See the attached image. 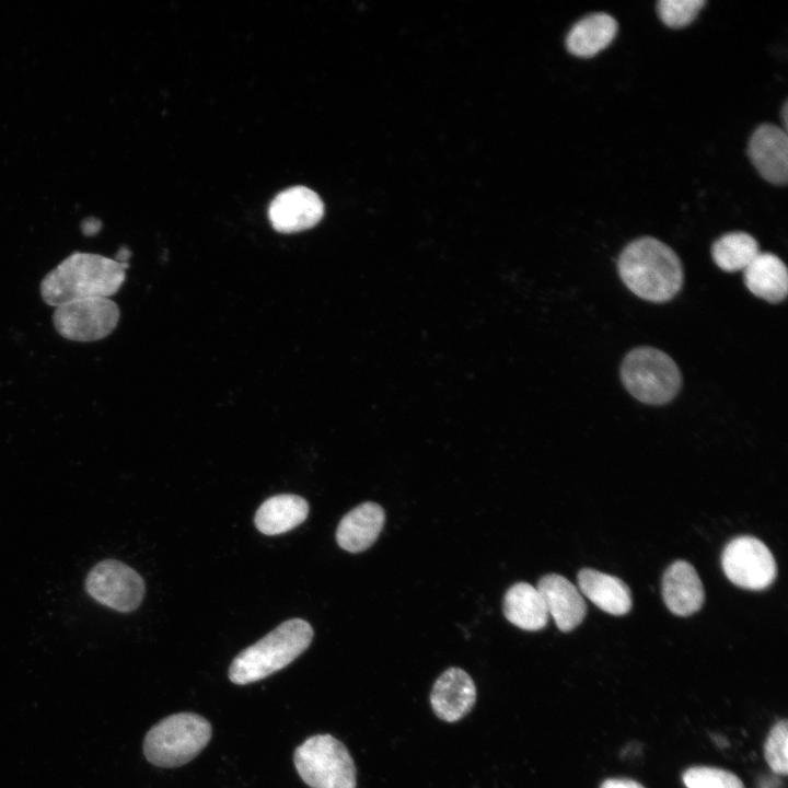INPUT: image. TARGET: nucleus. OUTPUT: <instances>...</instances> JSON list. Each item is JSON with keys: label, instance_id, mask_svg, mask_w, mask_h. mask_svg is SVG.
Masks as SVG:
<instances>
[{"label": "nucleus", "instance_id": "1", "mask_svg": "<svg viewBox=\"0 0 788 788\" xmlns=\"http://www.w3.org/2000/svg\"><path fill=\"white\" fill-rule=\"evenodd\" d=\"M127 263L101 254L74 252L40 281L42 299L50 306L88 298L114 296L126 278Z\"/></svg>", "mask_w": 788, "mask_h": 788}, {"label": "nucleus", "instance_id": "2", "mask_svg": "<svg viewBox=\"0 0 788 788\" xmlns=\"http://www.w3.org/2000/svg\"><path fill=\"white\" fill-rule=\"evenodd\" d=\"M624 285L637 297L663 303L683 285V267L676 253L663 242L644 236L628 243L617 260Z\"/></svg>", "mask_w": 788, "mask_h": 788}, {"label": "nucleus", "instance_id": "3", "mask_svg": "<svg viewBox=\"0 0 788 788\" xmlns=\"http://www.w3.org/2000/svg\"><path fill=\"white\" fill-rule=\"evenodd\" d=\"M312 638L313 629L304 619L281 623L234 658L229 669L231 682L244 685L283 669L308 649Z\"/></svg>", "mask_w": 788, "mask_h": 788}, {"label": "nucleus", "instance_id": "4", "mask_svg": "<svg viewBox=\"0 0 788 788\" xmlns=\"http://www.w3.org/2000/svg\"><path fill=\"white\" fill-rule=\"evenodd\" d=\"M211 738L210 722L194 712L169 716L154 725L143 742L146 758L160 767H177L197 756Z\"/></svg>", "mask_w": 788, "mask_h": 788}, {"label": "nucleus", "instance_id": "5", "mask_svg": "<svg viewBox=\"0 0 788 788\" xmlns=\"http://www.w3.org/2000/svg\"><path fill=\"white\" fill-rule=\"evenodd\" d=\"M621 379L631 396L649 405L671 402L682 385L675 361L660 349L647 346L634 348L625 356Z\"/></svg>", "mask_w": 788, "mask_h": 788}, {"label": "nucleus", "instance_id": "6", "mask_svg": "<svg viewBox=\"0 0 788 788\" xmlns=\"http://www.w3.org/2000/svg\"><path fill=\"white\" fill-rule=\"evenodd\" d=\"M294 765L311 788H356V766L347 748L331 734L306 739L294 751Z\"/></svg>", "mask_w": 788, "mask_h": 788}, {"label": "nucleus", "instance_id": "7", "mask_svg": "<svg viewBox=\"0 0 788 788\" xmlns=\"http://www.w3.org/2000/svg\"><path fill=\"white\" fill-rule=\"evenodd\" d=\"M120 317L118 305L109 298H88L55 308L53 324L57 333L73 341H94L107 337Z\"/></svg>", "mask_w": 788, "mask_h": 788}, {"label": "nucleus", "instance_id": "8", "mask_svg": "<svg viewBox=\"0 0 788 788\" xmlns=\"http://www.w3.org/2000/svg\"><path fill=\"white\" fill-rule=\"evenodd\" d=\"M85 590L99 603L127 613L136 610L144 595V581L126 564L105 559L96 564L85 578Z\"/></svg>", "mask_w": 788, "mask_h": 788}, {"label": "nucleus", "instance_id": "9", "mask_svg": "<svg viewBox=\"0 0 788 788\" xmlns=\"http://www.w3.org/2000/svg\"><path fill=\"white\" fill-rule=\"evenodd\" d=\"M727 578L735 586L749 590H763L777 575L775 558L758 538L744 535L730 541L721 555Z\"/></svg>", "mask_w": 788, "mask_h": 788}, {"label": "nucleus", "instance_id": "10", "mask_svg": "<svg viewBox=\"0 0 788 788\" xmlns=\"http://www.w3.org/2000/svg\"><path fill=\"white\" fill-rule=\"evenodd\" d=\"M324 215L320 196L305 186L280 192L270 202L268 218L280 233H297L316 225Z\"/></svg>", "mask_w": 788, "mask_h": 788}, {"label": "nucleus", "instance_id": "11", "mask_svg": "<svg viewBox=\"0 0 788 788\" xmlns=\"http://www.w3.org/2000/svg\"><path fill=\"white\" fill-rule=\"evenodd\" d=\"M748 155L758 174L774 185L788 181L787 131L773 124L760 125L748 144Z\"/></svg>", "mask_w": 788, "mask_h": 788}, {"label": "nucleus", "instance_id": "12", "mask_svg": "<svg viewBox=\"0 0 788 788\" xmlns=\"http://www.w3.org/2000/svg\"><path fill=\"white\" fill-rule=\"evenodd\" d=\"M476 700L472 677L460 668L445 670L434 682L430 703L438 718L454 722L466 716Z\"/></svg>", "mask_w": 788, "mask_h": 788}, {"label": "nucleus", "instance_id": "13", "mask_svg": "<svg viewBox=\"0 0 788 788\" xmlns=\"http://www.w3.org/2000/svg\"><path fill=\"white\" fill-rule=\"evenodd\" d=\"M548 615L561 631H570L581 624L587 613L582 594L568 579L557 573L543 576L537 586Z\"/></svg>", "mask_w": 788, "mask_h": 788}, {"label": "nucleus", "instance_id": "14", "mask_svg": "<svg viewBox=\"0 0 788 788\" xmlns=\"http://www.w3.org/2000/svg\"><path fill=\"white\" fill-rule=\"evenodd\" d=\"M662 595L667 607L675 615L688 616L704 603V588L695 568L685 560L671 564L662 580Z\"/></svg>", "mask_w": 788, "mask_h": 788}, {"label": "nucleus", "instance_id": "15", "mask_svg": "<svg viewBox=\"0 0 788 788\" xmlns=\"http://www.w3.org/2000/svg\"><path fill=\"white\" fill-rule=\"evenodd\" d=\"M384 521L385 513L380 505L363 502L343 517L337 526L336 541L347 552H362L375 542Z\"/></svg>", "mask_w": 788, "mask_h": 788}, {"label": "nucleus", "instance_id": "16", "mask_svg": "<svg viewBox=\"0 0 788 788\" xmlns=\"http://www.w3.org/2000/svg\"><path fill=\"white\" fill-rule=\"evenodd\" d=\"M577 580L580 593L602 611L612 615H625L631 609L630 590L619 578L583 568Z\"/></svg>", "mask_w": 788, "mask_h": 788}, {"label": "nucleus", "instance_id": "17", "mask_svg": "<svg viewBox=\"0 0 788 788\" xmlns=\"http://www.w3.org/2000/svg\"><path fill=\"white\" fill-rule=\"evenodd\" d=\"M746 288L769 303H779L788 293V271L783 260L772 253H758L743 270Z\"/></svg>", "mask_w": 788, "mask_h": 788}, {"label": "nucleus", "instance_id": "18", "mask_svg": "<svg viewBox=\"0 0 788 788\" xmlns=\"http://www.w3.org/2000/svg\"><path fill=\"white\" fill-rule=\"evenodd\" d=\"M617 30L618 24L612 15L604 12L589 14L569 31L567 49L577 57L591 58L613 42Z\"/></svg>", "mask_w": 788, "mask_h": 788}, {"label": "nucleus", "instance_id": "19", "mask_svg": "<svg viewBox=\"0 0 788 788\" xmlns=\"http://www.w3.org/2000/svg\"><path fill=\"white\" fill-rule=\"evenodd\" d=\"M309 505L300 496L282 494L266 499L257 509L254 522L259 532L277 535L301 524L308 517Z\"/></svg>", "mask_w": 788, "mask_h": 788}, {"label": "nucleus", "instance_id": "20", "mask_svg": "<svg viewBox=\"0 0 788 788\" xmlns=\"http://www.w3.org/2000/svg\"><path fill=\"white\" fill-rule=\"evenodd\" d=\"M503 614L517 627L534 631L544 628L548 613L536 587L528 582L511 586L503 598Z\"/></svg>", "mask_w": 788, "mask_h": 788}, {"label": "nucleus", "instance_id": "21", "mask_svg": "<svg viewBox=\"0 0 788 788\" xmlns=\"http://www.w3.org/2000/svg\"><path fill=\"white\" fill-rule=\"evenodd\" d=\"M758 253L757 241L742 231L726 233L711 245L714 262L728 273L744 270Z\"/></svg>", "mask_w": 788, "mask_h": 788}, {"label": "nucleus", "instance_id": "22", "mask_svg": "<svg viewBox=\"0 0 788 788\" xmlns=\"http://www.w3.org/2000/svg\"><path fill=\"white\" fill-rule=\"evenodd\" d=\"M683 783L687 788H744L734 774L708 766L688 768L683 775Z\"/></svg>", "mask_w": 788, "mask_h": 788}, {"label": "nucleus", "instance_id": "23", "mask_svg": "<svg viewBox=\"0 0 788 788\" xmlns=\"http://www.w3.org/2000/svg\"><path fill=\"white\" fill-rule=\"evenodd\" d=\"M705 3V0H660L657 12L669 27L682 28L694 21Z\"/></svg>", "mask_w": 788, "mask_h": 788}, {"label": "nucleus", "instance_id": "24", "mask_svg": "<svg viewBox=\"0 0 788 788\" xmlns=\"http://www.w3.org/2000/svg\"><path fill=\"white\" fill-rule=\"evenodd\" d=\"M765 758L775 774L786 775L788 770V726L786 720L774 725L764 745Z\"/></svg>", "mask_w": 788, "mask_h": 788}, {"label": "nucleus", "instance_id": "25", "mask_svg": "<svg viewBox=\"0 0 788 788\" xmlns=\"http://www.w3.org/2000/svg\"><path fill=\"white\" fill-rule=\"evenodd\" d=\"M600 788H645L639 783L631 780V779H607L605 780Z\"/></svg>", "mask_w": 788, "mask_h": 788}, {"label": "nucleus", "instance_id": "26", "mask_svg": "<svg viewBox=\"0 0 788 788\" xmlns=\"http://www.w3.org/2000/svg\"><path fill=\"white\" fill-rule=\"evenodd\" d=\"M787 109H788V105H787V103H785V105L783 106V109H781V114H783L781 116H783V121H784L783 124H784L785 131L787 130V121H788V119H787L788 111Z\"/></svg>", "mask_w": 788, "mask_h": 788}, {"label": "nucleus", "instance_id": "27", "mask_svg": "<svg viewBox=\"0 0 788 788\" xmlns=\"http://www.w3.org/2000/svg\"><path fill=\"white\" fill-rule=\"evenodd\" d=\"M767 779L768 780H764L763 783H761L760 788H776L777 787V785L774 784L775 780H773L770 778H767Z\"/></svg>", "mask_w": 788, "mask_h": 788}]
</instances>
